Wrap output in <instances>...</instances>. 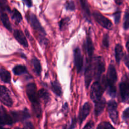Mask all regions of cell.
Returning a JSON list of instances; mask_svg holds the SVG:
<instances>
[{
    "label": "cell",
    "mask_w": 129,
    "mask_h": 129,
    "mask_svg": "<svg viewBox=\"0 0 129 129\" xmlns=\"http://www.w3.org/2000/svg\"><path fill=\"white\" fill-rule=\"evenodd\" d=\"M91 110V105L88 102L84 103L82 108H81L80 112H79V116H78V120H79V123L81 124L84 120L86 118L88 115L89 114V112Z\"/></svg>",
    "instance_id": "14"
},
{
    "label": "cell",
    "mask_w": 129,
    "mask_h": 129,
    "mask_svg": "<svg viewBox=\"0 0 129 129\" xmlns=\"http://www.w3.org/2000/svg\"><path fill=\"white\" fill-rule=\"evenodd\" d=\"M108 112L109 117L115 125L118 123V104L114 100H110L108 103Z\"/></svg>",
    "instance_id": "7"
},
{
    "label": "cell",
    "mask_w": 129,
    "mask_h": 129,
    "mask_svg": "<svg viewBox=\"0 0 129 129\" xmlns=\"http://www.w3.org/2000/svg\"><path fill=\"white\" fill-rule=\"evenodd\" d=\"M14 37L15 38L16 40L23 45L25 47H28V44L27 40H26V37L24 35L23 33L20 30H15L13 32Z\"/></svg>",
    "instance_id": "16"
},
{
    "label": "cell",
    "mask_w": 129,
    "mask_h": 129,
    "mask_svg": "<svg viewBox=\"0 0 129 129\" xmlns=\"http://www.w3.org/2000/svg\"><path fill=\"white\" fill-rule=\"evenodd\" d=\"M105 88H107L106 81L104 79L102 80V83H101L100 81L98 80L92 85L91 89L90 96L92 100L94 103L99 101L102 98V94Z\"/></svg>",
    "instance_id": "3"
},
{
    "label": "cell",
    "mask_w": 129,
    "mask_h": 129,
    "mask_svg": "<svg viewBox=\"0 0 129 129\" xmlns=\"http://www.w3.org/2000/svg\"><path fill=\"white\" fill-rule=\"evenodd\" d=\"M69 21V18H65L62 19V20L59 22V28H60V30H63V29L68 25Z\"/></svg>",
    "instance_id": "32"
},
{
    "label": "cell",
    "mask_w": 129,
    "mask_h": 129,
    "mask_svg": "<svg viewBox=\"0 0 129 129\" xmlns=\"http://www.w3.org/2000/svg\"><path fill=\"white\" fill-rule=\"evenodd\" d=\"M93 76L97 81L100 80L101 76L105 71V61L102 57H96L94 58V62L92 61Z\"/></svg>",
    "instance_id": "4"
},
{
    "label": "cell",
    "mask_w": 129,
    "mask_h": 129,
    "mask_svg": "<svg viewBox=\"0 0 129 129\" xmlns=\"http://www.w3.org/2000/svg\"><path fill=\"white\" fill-rule=\"evenodd\" d=\"M84 46V49L86 51L87 54L88 55V58H92L93 57V52H94V45H93V41H92V39L91 38L90 35L89 34H88L86 37V40L85 43L83 45Z\"/></svg>",
    "instance_id": "15"
},
{
    "label": "cell",
    "mask_w": 129,
    "mask_h": 129,
    "mask_svg": "<svg viewBox=\"0 0 129 129\" xmlns=\"http://www.w3.org/2000/svg\"><path fill=\"white\" fill-rule=\"evenodd\" d=\"M94 127V123L92 121H89L84 127V128H93Z\"/></svg>",
    "instance_id": "35"
},
{
    "label": "cell",
    "mask_w": 129,
    "mask_h": 129,
    "mask_svg": "<svg viewBox=\"0 0 129 129\" xmlns=\"http://www.w3.org/2000/svg\"><path fill=\"white\" fill-rule=\"evenodd\" d=\"M119 88L122 102H127L128 100L129 95V83L127 74H125L123 76V79L119 85Z\"/></svg>",
    "instance_id": "6"
},
{
    "label": "cell",
    "mask_w": 129,
    "mask_h": 129,
    "mask_svg": "<svg viewBox=\"0 0 129 129\" xmlns=\"http://www.w3.org/2000/svg\"><path fill=\"white\" fill-rule=\"evenodd\" d=\"M0 10L3 11H10L7 0H0Z\"/></svg>",
    "instance_id": "27"
},
{
    "label": "cell",
    "mask_w": 129,
    "mask_h": 129,
    "mask_svg": "<svg viewBox=\"0 0 129 129\" xmlns=\"http://www.w3.org/2000/svg\"><path fill=\"white\" fill-rule=\"evenodd\" d=\"M124 54H123V47L121 44H118L115 49V56L116 61L118 64H120V61L123 58Z\"/></svg>",
    "instance_id": "19"
},
{
    "label": "cell",
    "mask_w": 129,
    "mask_h": 129,
    "mask_svg": "<svg viewBox=\"0 0 129 129\" xmlns=\"http://www.w3.org/2000/svg\"><path fill=\"white\" fill-rule=\"evenodd\" d=\"M95 109H94V113L96 116H99L101 113L103 112L105 107L106 101L105 98H101L99 101L96 102Z\"/></svg>",
    "instance_id": "18"
},
{
    "label": "cell",
    "mask_w": 129,
    "mask_h": 129,
    "mask_svg": "<svg viewBox=\"0 0 129 129\" xmlns=\"http://www.w3.org/2000/svg\"><path fill=\"white\" fill-rule=\"evenodd\" d=\"M124 62L126 66L128 68V64H129V59H128V54H126L124 57Z\"/></svg>",
    "instance_id": "36"
},
{
    "label": "cell",
    "mask_w": 129,
    "mask_h": 129,
    "mask_svg": "<svg viewBox=\"0 0 129 129\" xmlns=\"http://www.w3.org/2000/svg\"><path fill=\"white\" fill-rule=\"evenodd\" d=\"M51 89L52 91L58 96H61L62 94V90L60 84L57 81L52 82L51 84Z\"/></svg>",
    "instance_id": "22"
},
{
    "label": "cell",
    "mask_w": 129,
    "mask_h": 129,
    "mask_svg": "<svg viewBox=\"0 0 129 129\" xmlns=\"http://www.w3.org/2000/svg\"><path fill=\"white\" fill-rule=\"evenodd\" d=\"M126 47H127V50H128V40H127V44H126Z\"/></svg>",
    "instance_id": "42"
},
{
    "label": "cell",
    "mask_w": 129,
    "mask_h": 129,
    "mask_svg": "<svg viewBox=\"0 0 129 129\" xmlns=\"http://www.w3.org/2000/svg\"><path fill=\"white\" fill-rule=\"evenodd\" d=\"M24 128H34V125H33L32 123H31V122H28V123H26V124H25Z\"/></svg>",
    "instance_id": "38"
},
{
    "label": "cell",
    "mask_w": 129,
    "mask_h": 129,
    "mask_svg": "<svg viewBox=\"0 0 129 129\" xmlns=\"http://www.w3.org/2000/svg\"><path fill=\"white\" fill-rule=\"evenodd\" d=\"M103 46L106 49H108L110 45V40H109V35L108 34L104 35L103 38V41H102Z\"/></svg>",
    "instance_id": "30"
},
{
    "label": "cell",
    "mask_w": 129,
    "mask_h": 129,
    "mask_svg": "<svg viewBox=\"0 0 129 129\" xmlns=\"http://www.w3.org/2000/svg\"><path fill=\"white\" fill-rule=\"evenodd\" d=\"M0 101L7 107H11L13 100L8 89L4 86L0 85Z\"/></svg>",
    "instance_id": "8"
},
{
    "label": "cell",
    "mask_w": 129,
    "mask_h": 129,
    "mask_svg": "<svg viewBox=\"0 0 129 129\" xmlns=\"http://www.w3.org/2000/svg\"><path fill=\"white\" fill-rule=\"evenodd\" d=\"M93 16L96 21L102 27L108 30H112L113 28V24L112 21L103 16L100 12L98 11H94L93 13Z\"/></svg>",
    "instance_id": "5"
},
{
    "label": "cell",
    "mask_w": 129,
    "mask_h": 129,
    "mask_svg": "<svg viewBox=\"0 0 129 129\" xmlns=\"http://www.w3.org/2000/svg\"><path fill=\"white\" fill-rule=\"evenodd\" d=\"M11 117L13 120L14 123L17 122H22L25 120L28 119L30 118V115L28 111L26 108L24 110L18 111V112H11Z\"/></svg>",
    "instance_id": "13"
},
{
    "label": "cell",
    "mask_w": 129,
    "mask_h": 129,
    "mask_svg": "<svg viewBox=\"0 0 129 129\" xmlns=\"http://www.w3.org/2000/svg\"><path fill=\"white\" fill-rule=\"evenodd\" d=\"M31 64H32L33 68H34V72H35L38 76H40V73H41L42 67L39 59L36 57L33 58L32 60H31Z\"/></svg>",
    "instance_id": "23"
},
{
    "label": "cell",
    "mask_w": 129,
    "mask_h": 129,
    "mask_svg": "<svg viewBox=\"0 0 129 129\" xmlns=\"http://www.w3.org/2000/svg\"><path fill=\"white\" fill-rule=\"evenodd\" d=\"M0 79L5 83H10L11 81V74L8 71L5 69H0Z\"/></svg>",
    "instance_id": "20"
},
{
    "label": "cell",
    "mask_w": 129,
    "mask_h": 129,
    "mask_svg": "<svg viewBox=\"0 0 129 129\" xmlns=\"http://www.w3.org/2000/svg\"><path fill=\"white\" fill-rule=\"evenodd\" d=\"M74 66L76 68L77 72L80 73L83 68V59L81 51L79 47H76L74 50Z\"/></svg>",
    "instance_id": "12"
},
{
    "label": "cell",
    "mask_w": 129,
    "mask_h": 129,
    "mask_svg": "<svg viewBox=\"0 0 129 129\" xmlns=\"http://www.w3.org/2000/svg\"><path fill=\"white\" fill-rule=\"evenodd\" d=\"M38 96H39V98L42 99L45 103L49 102V101L50 100V94H49V92L45 89H40L38 91Z\"/></svg>",
    "instance_id": "24"
},
{
    "label": "cell",
    "mask_w": 129,
    "mask_h": 129,
    "mask_svg": "<svg viewBox=\"0 0 129 129\" xmlns=\"http://www.w3.org/2000/svg\"><path fill=\"white\" fill-rule=\"evenodd\" d=\"M79 1L80 3L81 6L82 10H83V15H84V18L88 21H91V14L88 1H87V0H79Z\"/></svg>",
    "instance_id": "17"
},
{
    "label": "cell",
    "mask_w": 129,
    "mask_h": 129,
    "mask_svg": "<svg viewBox=\"0 0 129 129\" xmlns=\"http://www.w3.org/2000/svg\"><path fill=\"white\" fill-rule=\"evenodd\" d=\"M0 18H1V22H2L3 26L6 28L7 30L9 31H11V25L10 23V21L9 20L8 16L7 14L5 13V12H2L0 15Z\"/></svg>",
    "instance_id": "21"
},
{
    "label": "cell",
    "mask_w": 129,
    "mask_h": 129,
    "mask_svg": "<svg viewBox=\"0 0 129 129\" xmlns=\"http://www.w3.org/2000/svg\"><path fill=\"white\" fill-rule=\"evenodd\" d=\"M14 123L10 115L3 107H0V128L5 125H11Z\"/></svg>",
    "instance_id": "9"
},
{
    "label": "cell",
    "mask_w": 129,
    "mask_h": 129,
    "mask_svg": "<svg viewBox=\"0 0 129 129\" xmlns=\"http://www.w3.org/2000/svg\"><path fill=\"white\" fill-rule=\"evenodd\" d=\"M63 110L66 111V113L68 112V106L67 103H65V105L63 106Z\"/></svg>",
    "instance_id": "41"
},
{
    "label": "cell",
    "mask_w": 129,
    "mask_h": 129,
    "mask_svg": "<svg viewBox=\"0 0 129 129\" xmlns=\"http://www.w3.org/2000/svg\"><path fill=\"white\" fill-rule=\"evenodd\" d=\"M117 80V74L115 68L113 64H110L108 67L106 81V87L108 89V94L112 98L116 96L117 89L115 83Z\"/></svg>",
    "instance_id": "2"
},
{
    "label": "cell",
    "mask_w": 129,
    "mask_h": 129,
    "mask_svg": "<svg viewBox=\"0 0 129 129\" xmlns=\"http://www.w3.org/2000/svg\"><path fill=\"white\" fill-rule=\"evenodd\" d=\"M84 77H85L86 86L88 88L93 78L92 58H88L87 59V63L86 66L85 72H84Z\"/></svg>",
    "instance_id": "10"
},
{
    "label": "cell",
    "mask_w": 129,
    "mask_h": 129,
    "mask_svg": "<svg viewBox=\"0 0 129 129\" xmlns=\"http://www.w3.org/2000/svg\"><path fill=\"white\" fill-rule=\"evenodd\" d=\"M26 91L28 99L31 103L34 115L37 118H40L42 116V110L41 105L39 102V97L38 96L37 87L35 83H31L27 84Z\"/></svg>",
    "instance_id": "1"
},
{
    "label": "cell",
    "mask_w": 129,
    "mask_h": 129,
    "mask_svg": "<svg viewBox=\"0 0 129 129\" xmlns=\"http://www.w3.org/2000/svg\"><path fill=\"white\" fill-rule=\"evenodd\" d=\"M11 18L18 23H19L22 20V16H21V13L15 8L13 10L12 13H11Z\"/></svg>",
    "instance_id": "26"
},
{
    "label": "cell",
    "mask_w": 129,
    "mask_h": 129,
    "mask_svg": "<svg viewBox=\"0 0 129 129\" xmlns=\"http://www.w3.org/2000/svg\"><path fill=\"white\" fill-rule=\"evenodd\" d=\"M97 128L98 129H110V128H114V127L110 123L108 122H102L97 127Z\"/></svg>",
    "instance_id": "31"
},
{
    "label": "cell",
    "mask_w": 129,
    "mask_h": 129,
    "mask_svg": "<svg viewBox=\"0 0 129 129\" xmlns=\"http://www.w3.org/2000/svg\"><path fill=\"white\" fill-rule=\"evenodd\" d=\"M66 9L69 11H74L75 10V5L74 1L72 0H69L66 2L65 5Z\"/></svg>",
    "instance_id": "28"
},
{
    "label": "cell",
    "mask_w": 129,
    "mask_h": 129,
    "mask_svg": "<svg viewBox=\"0 0 129 129\" xmlns=\"http://www.w3.org/2000/svg\"><path fill=\"white\" fill-rule=\"evenodd\" d=\"M115 1L117 3V5H122V3H123V0H115Z\"/></svg>",
    "instance_id": "40"
},
{
    "label": "cell",
    "mask_w": 129,
    "mask_h": 129,
    "mask_svg": "<svg viewBox=\"0 0 129 129\" xmlns=\"http://www.w3.org/2000/svg\"><path fill=\"white\" fill-rule=\"evenodd\" d=\"M113 16H114L115 18V23L116 24H118L120 22V17H121V11H117L115 13H114L113 14Z\"/></svg>",
    "instance_id": "33"
},
{
    "label": "cell",
    "mask_w": 129,
    "mask_h": 129,
    "mask_svg": "<svg viewBox=\"0 0 129 129\" xmlns=\"http://www.w3.org/2000/svg\"><path fill=\"white\" fill-rule=\"evenodd\" d=\"M129 118V108H126L125 110L123 112V118L124 120L128 121Z\"/></svg>",
    "instance_id": "34"
},
{
    "label": "cell",
    "mask_w": 129,
    "mask_h": 129,
    "mask_svg": "<svg viewBox=\"0 0 129 129\" xmlns=\"http://www.w3.org/2000/svg\"><path fill=\"white\" fill-rule=\"evenodd\" d=\"M13 72L15 75H21L27 73V69L25 66L18 65L13 68Z\"/></svg>",
    "instance_id": "25"
},
{
    "label": "cell",
    "mask_w": 129,
    "mask_h": 129,
    "mask_svg": "<svg viewBox=\"0 0 129 129\" xmlns=\"http://www.w3.org/2000/svg\"><path fill=\"white\" fill-rule=\"evenodd\" d=\"M25 4H26V6H28V7H31L32 6V0H22Z\"/></svg>",
    "instance_id": "37"
},
{
    "label": "cell",
    "mask_w": 129,
    "mask_h": 129,
    "mask_svg": "<svg viewBox=\"0 0 129 129\" xmlns=\"http://www.w3.org/2000/svg\"><path fill=\"white\" fill-rule=\"evenodd\" d=\"M28 20L30 21V24H31V26H32V28L34 30H36L39 33H40L41 35H46L45 30L42 26L41 24L39 22L36 15H34V13H30L28 16Z\"/></svg>",
    "instance_id": "11"
},
{
    "label": "cell",
    "mask_w": 129,
    "mask_h": 129,
    "mask_svg": "<svg viewBox=\"0 0 129 129\" xmlns=\"http://www.w3.org/2000/svg\"><path fill=\"white\" fill-rule=\"evenodd\" d=\"M128 10L127 9L125 11V13L124 16V23H123V27H124V29L125 30H127L128 29L129 26V22H128Z\"/></svg>",
    "instance_id": "29"
},
{
    "label": "cell",
    "mask_w": 129,
    "mask_h": 129,
    "mask_svg": "<svg viewBox=\"0 0 129 129\" xmlns=\"http://www.w3.org/2000/svg\"><path fill=\"white\" fill-rule=\"evenodd\" d=\"M76 118H73V122H72L71 126H69V128H74L76 127Z\"/></svg>",
    "instance_id": "39"
}]
</instances>
